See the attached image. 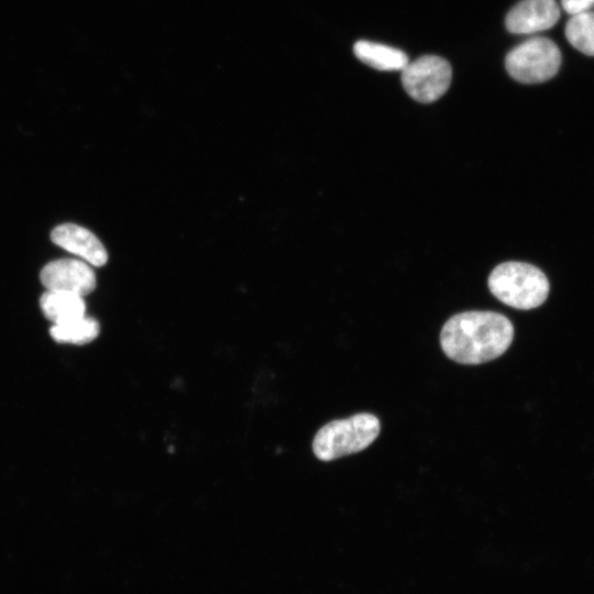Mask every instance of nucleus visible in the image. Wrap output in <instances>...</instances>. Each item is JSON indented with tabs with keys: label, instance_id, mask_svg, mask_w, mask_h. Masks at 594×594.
I'll return each instance as SVG.
<instances>
[{
	"label": "nucleus",
	"instance_id": "obj_1",
	"mask_svg": "<svg viewBox=\"0 0 594 594\" xmlns=\"http://www.w3.org/2000/svg\"><path fill=\"white\" fill-rule=\"evenodd\" d=\"M514 327L495 311H464L442 327L440 344L448 358L461 364H481L501 356L510 345Z\"/></svg>",
	"mask_w": 594,
	"mask_h": 594
},
{
	"label": "nucleus",
	"instance_id": "obj_2",
	"mask_svg": "<svg viewBox=\"0 0 594 594\" xmlns=\"http://www.w3.org/2000/svg\"><path fill=\"white\" fill-rule=\"evenodd\" d=\"M491 293L516 309H532L542 305L549 294V282L538 267L521 262L497 265L488 276Z\"/></svg>",
	"mask_w": 594,
	"mask_h": 594
},
{
	"label": "nucleus",
	"instance_id": "obj_3",
	"mask_svg": "<svg viewBox=\"0 0 594 594\" xmlns=\"http://www.w3.org/2000/svg\"><path fill=\"white\" fill-rule=\"evenodd\" d=\"M376 416L362 413L337 419L321 427L312 441V451L321 461H332L366 449L380 435Z\"/></svg>",
	"mask_w": 594,
	"mask_h": 594
},
{
	"label": "nucleus",
	"instance_id": "obj_4",
	"mask_svg": "<svg viewBox=\"0 0 594 594\" xmlns=\"http://www.w3.org/2000/svg\"><path fill=\"white\" fill-rule=\"evenodd\" d=\"M561 65V52L550 38L531 37L514 47L505 58L508 74L521 84H539L552 78Z\"/></svg>",
	"mask_w": 594,
	"mask_h": 594
},
{
	"label": "nucleus",
	"instance_id": "obj_5",
	"mask_svg": "<svg viewBox=\"0 0 594 594\" xmlns=\"http://www.w3.org/2000/svg\"><path fill=\"white\" fill-rule=\"evenodd\" d=\"M452 69L448 61L436 55H424L408 62L402 70V84L416 101L430 103L442 97L450 87Z\"/></svg>",
	"mask_w": 594,
	"mask_h": 594
},
{
	"label": "nucleus",
	"instance_id": "obj_6",
	"mask_svg": "<svg viewBox=\"0 0 594 594\" xmlns=\"http://www.w3.org/2000/svg\"><path fill=\"white\" fill-rule=\"evenodd\" d=\"M40 278L47 290L66 292L82 297L90 294L97 285L90 265L75 258L50 262L41 271Z\"/></svg>",
	"mask_w": 594,
	"mask_h": 594
},
{
	"label": "nucleus",
	"instance_id": "obj_7",
	"mask_svg": "<svg viewBox=\"0 0 594 594\" xmlns=\"http://www.w3.org/2000/svg\"><path fill=\"white\" fill-rule=\"evenodd\" d=\"M559 18L556 0H521L507 13L505 25L513 34H534L550 29Z\"/></svg>",
	"mask_w": 594,
	"mask_h": 594
},
{
	"label": "nucleus",
	"instance_id": "obj_8",
	"mask_svg": "<svg viewBox=\"0 0 594 594\" xmlns=\"http://www.w3.org/2000/svg\"><path fill=\"white\" fill-rule=\"evenodd\" d=\"M52 241L82 261L102 266L108 261V253L101 241L88 229L74 223H64L53 229Z\"/></svg>",
	"mask_w": 594,
	"mask_h": 594
},
{
	"label": "nucleus",
	"instance_id": "obj_9",
	"mask_svg": "<svg viewBox=\"0 0 594 594\" xmlns=\"http://www.w3.org/2000/svg\"><path fill=\"white\" fill-rule=\"evenodd\" d=\"M40 307L53 324L86 315L84 297L66 292L46 290L40 298Z\"/></svg>",
	"mask_w": 594,
	"mask_h": 594
},
{
	"label": "nucleus",
	"instance_id": "obj_10",
	"mask_svg": "<svg viewBox=\"0 0 594 594\" xmlns=\"http://www.w3.org/2000/svg\"><path fill=\"white\" fill-rule=\"evenodd\" d=\"M353 52L362 63L377 70H403L409 62L403 51L371 41H358Z\"/></svg>",
	"mask_w": 594,
	"mask_h": 594
},
{
	"label": "nucleus",
	"instance_id": "obj_11",
	"mask_svg": "<svg viewBox=\"0 0 594 594\" xmlns=\"http://www.w3.org/2000/svg\"><path fill=\"white\" fill-rule=\"evenodd\" d=\"M100 331L99 322L86 315L51 327V337L61 343L85 344L94 341Z\"/></svg>",
	"mask_w": 594,
	"mask_h": 594
},
{
	"label": "nucleus",
	"instance_id": "obj_12",
	"mask_svg": "<svg viewBox=\"0 0 594 594\" xmlns=\"http://www.w3.org/2000/svg\"><path fill=\"white\" fill-rule=\"evenodd\" d=\"M565 36L578 51L594 56V12L572 15L565 25Z\"/></svg>",
	"mask_w": 594,
	"mask_h": 594
},
{
	"label": "nucleus",
	"instance_id": "obj_13",
	"mask_svg": "<svg viewBox=\"0 0 594 594\" xmlns=\"http://www.w3.org/2000/svg\"><path fill=\"white\" fill-rule=\"evenodd\" d=\"M564 11L571 15L590 11L594 7V0H561Z\"/></svg>",
	"mask_w": 594,
	"mask_h": 594
}]
</instances>
